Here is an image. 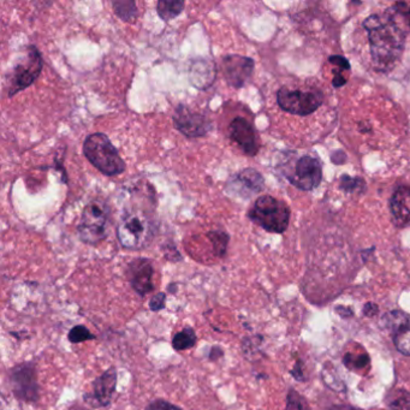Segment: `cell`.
<instances>
[{
  "label": "cell",
  "mask_w": 410,
  "mask_h": 410,
  "mask_svg": "<svg viewBox=\"0 0 410 410\" xmlns=\"http://www.w3.org/2000/svg\"><path fill=\"white\" fill-rule=\"evenodd\" d=\"M396 8H399V10H396V11L399 12L401 15H402L403 18L406 21V24L409 25L410 28V8L406 6V4H397L396 5Z\"/></svg>",
  "instance_id": "1f68e13d"
},
{
  "label": "cell",
  "mask_w": 410,
  "mask_h": 410,
  "mask_svg": "<svg viewBox=\"0 0 410 410\" xmlns=\"http://www.w3.org/2000/svg\"><path fill=\"white\" fill-rule=\"evenodd\" d=\"M370 44V58L377 70L387 72L402 57L406 46V33L389 12L373 15L363 22Z\"/></svg>",
  "instance_id": "6da1fadb"
},
{
  "label": "cell",
  "mask_w": 410,
  "mask_h": 410,
  "mask_svg": "<svg viewBox=\"0 0 410 410\" xmlns=\"http://www.w3.org/2000/svg\"><path fill=\"white\" fill-rule=\"evenodd\" d=\"M113 10L120 20L134 22L137 17V6L132 0H117L113 1Z\"/></svg>",
  "instance_id": "7402d4cb"
},
{
  "label": "cell",
  "mask_w": 410,
  "mask_h": 410,
  "mask_svg": "<svg viewBox=\"0 0 410 410\" xmlns=\"http://www.w3.org/2000/svg\"><path fill=\"white\" fill-rule=\"evenodd\" d=\"M116 387L117 370L111 367L93 382L92 391L84 394V401L94 408H106L111 404Z\"/></svg>",
  "instance_id": "8fae6325"
},
{
  "label": "cell",
  "mask_w": 410,
  "mask_h": 410,
  "mask_svg": "<svg viewBox=\"0 0 410 410\" xmlns=\"http://www.w3.org/2000/svg\"><path fill=\"white\" fill-rule=\"evenodd\" d=\"M277 103L284 112L294 116H311L321 108L324 93L312 86H284L277 92Z\"/></svg>",
  "instance_id": "3957f363"
},
{
  "label": "cell",
  "mask_w": 410,
  "mask_h": 410,
  "mask_svg": "<svg viewBox=\"0 0 410 410\" xmlns=\"http://www.w3.org/2000/svg\"><path fill=\"white\" fill-rule=\"evenodd\" d=\"M329 62L332 64V67H335V69L332 70V72L335 74L332 84L335 87H342L343 84H347V77L343 75V72H349L351 64L346 58L339 56L331 57Z\"/></svg>",
  "instance_id": "603a6c76"
},
{
  "label": "cell",
  "mask_w": 410,
  "mask_h": 410,
  "mask_svg": "<svg viewBox=\"0 0 410 410\" xmlns=\"http://www.w3.org/2000/svg\"><path fill=\"white\" fill-rule=\"evenodd\" d=\"M84 153L93 166L105 176H117L125 171V163L108 135L94 132L88 136L84 144Z\"/></svg>",
  "instance_id": "7a4b0ae2"
},
{
  "label": "cell",
  "mask_w": 410,
  "mask_h": 410,
  "mask_svg": "<svg viewBox=\"0 0 410 410\" xmlns=\"http://www.w3.org/2000/svg\"><path fill=\"white\" fill-rule=\"evenodd\" d=\"M110 208L106 203L96 200L88 203L84 210L77 232L81 241L91 246L103 242L108 235Z\"/></svg>",
  "instance_id": "8992f818"
},
{
  "label": "cell",
  "mask_w": 410,
  "mask_h": 410,
  "mask_svg": "<svg viewBox=\"0 0 410 410\" xmlns=\"http://www.w3.org/2000/svg\"><path fill=\"white\" fill-rule=\"evenodd\" d=\"M285 410H311V408L303 396L294 389H291L287 394Z\"/></svg>",
  "instance_id": "83f0119b"
},
{
  "label": "cell",
  "mask_w": 410,
  "mask_h": 410,
  "mask_svg": "<svg viewBox=\"0 0 410 410\" xmlns=\"http://www.w3.org/2000/svg\"><path fill=\"white\" fill-rule=\"evenodd\" d=\"M223 74L230 87L241 88L254 72V60L249 57L229 55L222 60Z\"/></svg>",
  "instance_id": "7c38bea8"
},
{
  "label": "cell",
  "mask_w": 410,
  "mask_h": 410,
  "mask_svg": "<svg viewBox=\"0 0 410 410\" xmlns=\"http://www.w3.org/2000/svg\"><path fill=\"white\" fill-rule=\"evenodd\" d=\"M394 347L401 354L410 356V327H402L394 334Z\"/></svg>",
  "instance_id": "484cf974"
},
{
  "label": "cell",
  "mask_w": 410,
  "mask_h": 410,
  "mask_svg": "<svg viewBox=\"0 0 410 410\" xmlns=\"http://www.w3.org/2000/svg\"><path fill=\"white\" fill-rule=\"evenodd\" d=\"M146 410H183L179 406L172 404V403L165 401V399H156L148 404Z\"/></svg>",
  "instance_id": "f1b7e54d"
},
{
  "label": "cell",
  "mask_w": 410,
  "mask_h": 410,
  "mask_svg": "<svg viewBox=\"0 0 410 410\" xmlns=\"http://www.w3.org/2000/svg\"><path fill=\"white\" fill-rule=\"evenodd\" d=\"M341 183H342L341 184V187H342L343 189H346V190L354 191L356 190V189L360 190L361 186H363V179L351 178V177L344 176L342 181H341Z\"/></svg>",
  "instance_id": "4dcf8cb0"
},
{
  "label": "cell",
  "mask_w": 410,
  "mask_h": 410,
  "mask_svg": "<svg viewBox=\"0 0 410 410\" xmlns=\"http://www.w3.org/2000/svg\"><path fill=\"white\" fill-rule=\"evenodd\" d=\"M327 410H361L351 406H332Z\"/></svg>",
  "instance_id": "e575fe53"
},
{
  "label": "cell",
  "mask_w": 410,
  "mask_h": 410,
  "mask_svg": "<svg viewBox=\"0 0 410 410\" xmlns=\"http://www.w3.org/2000/svg\"><path fill=\"white\" fill-rule=\"evenodd\" d=\"M263 177L259 172L254 169H246L230 179L229 188L243 198H249L263 190Z\"/></svg>",
  "instance_id": "9a60e30c"
},
{
  "label": "cell",
  "mask_w": 410,
  "mask_h": 410,
  "mask_svg": "<svg viewBox=\"0 0 410 410\" xmlns=\"http://www.w3.org/2000/svg\"><path fill=\"white\" fill-rule=\"evenodd\" d=\"M229 130H230V137L232 141L239 144L244 154L254 156L259 152L258 134L247 118L236 117L235 120H232L230 123Z\"/></svg>",
  "instance_id": "4fadbf2b"
},
{
  "label": "cell",
  "mask_w": 410,
  "mask_h": 410,
  "mask_svg": "<svg viewBox=\"0 0 410 410\" xmlns=\"http://www.w3.org/2000/svg\"><path fill=\"white\" fill-rule=\"evenodd\" d=\"M223 354V349H220V347H213L212 348L211 354H210V360H211V361H215V360L222 358Z\"/></svg>",
  "instance_id": "836d02e7"
},
{
  "label": "cell",
  "mask_w": 410,
  "mask_h": 410,
  "mask_svg": "<svg viewBox=\"0 0 410 410\" xmlns=\"http://www.w3.org/2000/svg\"><path fill=\"white\" fill-rule=\"evenodd\" d=\"M363 313H365L366 317H375L378 313V306L375 304V303H366L365 307H363Z\"/></svg>",
  "instance_id": "d6a6232c"
},
{
  "label": "cell",
  "mask_w": 410,
  "mask_h": 410,
  "mask_svg": "<svg viewBox=\"0 0 410 410\" xmlns=\"http://www.w3.org/2000/svg\"><path fill=\"white\" fill-rule=\"evenodd\" d=\"M290 208L273 196L263 195L255 201L248 217L263 230L273 234H283L290 222Z\"/></svg>",
  "instance_id": "277c9868"
},
{
  "label": "cell",
  "mask_w": 410,
  "mask_h": 410,
  "mask_svg": "<svg viewBox=\"0 0 410 410\" xmlns=\"http://www.w3.org/2000/svg\"><path fill=\"white\" fill-rule=\"evenodd\" d=\"M173 124L178 132L187 137H201L205 136L212 129V124L208 118L191 111L187 106L179 105L173 113Z\"/></svg>",
  "instance_id": "30bf717a"
},
{
  "label": "cell",
  "mask_w": 410,
  "mask_h": 410,
  "mask_svg": "<svg viewBox=\"0 0 410 410\" xmlns=\"http://www.w3.org/2000/svg\"><path fill=\"white\" fill-rule=\"evenodd\" d=\"M165 302H166V294L158 292L149 301V309L153 312L163 311L165 308Z\"/></svg>",
  "instance_id": "f546056e"
},
{
  "label": "cell",
  "mask_w": 410,
  "mask_h": 410,
  "mask_svg": "<svg viewBox=\"0 0 410 410\" xmlns=\"http://www.w3.org/2000/svg\"><path fill=\"white\" fill-rule=\"evenodd\" d=\"M391 213L399 227H410V187L401 186L390 200Z\"/></svg>",
  "instance_id": "2e32d148"
},
{
  "label": "cell",
  "mask_w": 410,
  "mask_h": 410,
  "mask_svg": "<svg viewBox=\"0 0 410 410\" xmlns=\"http://www.w3.org/2000/svg\"><path fill=\"white\" fill-rule=\"evenodd\" d=\"M382 323H384V325H385L389 330L392 331L394 334L401 330L402 327L409 326V325H408V323H409L408 318H406V315L403 314L402 312L399 311L391 312L389 314L385 315Z\"/></svg>",
  "instance_id": "d4e9b609"
},
{
  "label": "cell",
  "mask_w": 410,
  "mask_h": 410,
  "mask_svg": "<svg viewBox=\"0 0 410 410\" xmlns=\"http://www.w3.org/2000/svg\"><path fill=\"white\" fill-rule=\"evenodd\" d=\"M207 237L213 246V253L218 258H223L227 254V244H229V235L224 232H210Z\"/></svg>",
  "instance_id": "cb8c5ba5"
},
{
  "label": "cell",
  "mask_w": 410,
  "mask_h": 410,
  "mask_svg": "<svg viewBox=\"0 0 410 410\" xmlns=\"http://www.w3.org/2000/svg\"><path fill=\"white\" fill-rule=\"evenodd\" d=\"M191 84L199 89H206L215 80V65L208 59H196L191 63L189 70Z\"/></svg>",
  "instance_id": "e0dca14e"
},
{
  "label": "cell",
  "mask_w": 410,
  "mask_h": 410,
  "mask_svg": "<svg viewBox=\"0 0 410 410\" xmlns=\"http://www.w3.org/2000/svg\"><path fill=\"white\" fill-rule=\"evenodd\" d=\"M344 366L353 372H361L370 367V355L366 351H349L343 358Z\"/></svg>",
  "instance_id": "ffe728a7"
},
{
  "label": "cell",
  "mask_w": 410,
  "mask_h": 410,
  "mask_svg": "<svg viewBox=\"0 0 410 410\" xmlns=\"http://www.w3.org/2000/svg\"><path fill=\"white\" fill-rule=\"evenodd\" d=\"M184 3L179 1V0H173V1H169V0H160L156 4V11L161 20L165 22L173 20L178 16L181 12L183 11Z\"/></svg>",
  "instance_id": "44dd1931"
},
{
  "label": "cell",
  "mask_w": 410,
  "mask_h": 410,
  "mask_svg": "<svg viewBox=\"0 0 410 410\" xmlns=\"http://www.w3.org/2000/svg\"><path fill=\"white\" fill-rule=\"evenodd\" d=\"M68 338L72 344H77V343L93 341V339L96 338V336L93 335L92 332L88 330L84 325H76L69 332Z\"/></svg>",
  "instance_id": "4316f807"
},
{
  "label": "cell",
  "mask_w": 410,
  "mask_h": 410,
  "mask_svg": "<svg viewBox=\"0 0 410 410\" xmlns=\"http://www.w3.org/2000/svg\"><path fill=\"white\" fill-rule=\"evenodd\" d=\"M44 67V60L41 53L35 46L27 48L25 56L15 65L11 72V79L8 84V96H13L17 93L30 87L35 82Z\"/></svg>",
  "instance_id": "52a82bcc"
},
{
  "label": "cell",
  "mask_w": 410,
  "mask_h": 410,
  "mask_svg": "<svg viewBox=\"0 0 410 410\" xmlns=\"http://www.w3.org/2000/svg\"><path fill=\"white\" fill-rule=\"evenodd\" d=\"M284 176L301 190H313L323 178L321 164L315 156H303L292 166L284 170Z\"/></svg>",
  "instance_id": "9c48e42d"
},
{
  "label": "cell",
  "mask_w": 410,
  "mask_h": 410,
  "mask_svg": "<svg viewBox=\"0 0 410 410\" xmlns=\"http://www.w3.org/2000/svg\"><path fill=\"white\" fill-rule=\"evenodd\" d=\"M196 342H198L196 332L191 327H184L183 330L179 331L172 337V347L176 351L191 349V348L195 347Z\"/></svg>",
  "instance_id": "d6986e66"
},
{
  "label": "cell",
  "mask_w": 410,
  "mask_h": 410,
  "mask_svg": "<svg viewBox=\"0 0 410 410\" xmlns=\"http://www.w3.org/2000/svg\"><path fill=\"white\" fill-rule=\"evenodd\" d=\"M153 273L154 268L151 261L148 259L132 260L127 266V275L132 287L137 294L144 297L146 295L151 294L154 290L153 285Z\"/></svg>",
  "instance_id": "5bb4252c"
},
{
  "label": "cell",
  "mask_w": 410,
  "mask_h": 410,
  "mask_svg": "<svg viewBox=\"0 0 410 410\" xmlns=\"http://www.w3.org/2000/svg\"><path fill=\"white\" fill-rule=\"evenodd\" d=\"M8 385L18 401L35 403L40 397L38 372L34 363H22L8 370Z\"/></svg>",
  "instance_id": "ba28073f"
},
{
  "label": "cell",
  "mask_w": 410,
  "mask_h": 410,
  "mask_svg": "<svg viewBox=\"0 0 410 410\" xmlns=\"http://www.w3.org/2000/svg\"><path fill=\"white\" fill-rule=\"evenodd\" d=\"M117 236L122 247L139 251L149 246L154 237V227L144 212H127L117 227Z\"/></svg>",
  "instance_id": "5b68a950"
},
{
  "label": "cell",
  "mask_w": 410,
  "mask_h": 410,
  "mask_svg": "<svg viewBox=\"0 0 410 410\" xmlns=\"http://www.w3.org/2000/svg\"><path fill=\"white\" fill-rule=\"evenodd\" d=\"M385 403L390 410H410V392L406 389H392L387 392Z\"/></svg>",
  "instance_id": "ac0fdd59"
}]
</instances>
